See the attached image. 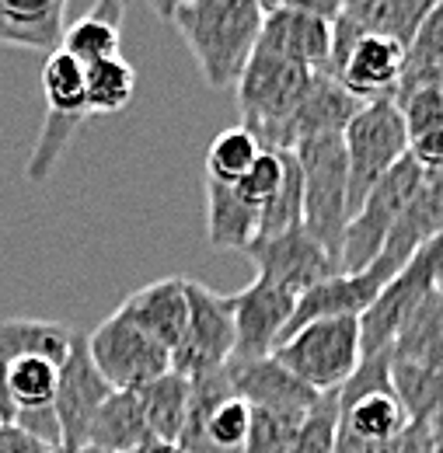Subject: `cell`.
<instances>
[{"label": "cell", "instance_id": "6da1fadb", "mask_svg": "<svg viewBox=\"0 0 443 453\" xmlns=\"http://www.w3.org/2000/svg\"><path fill=\"white\" fill-rule=\"evenodd\" d=\"M171 25L189 46L203 81L214 91H227L255 57L266 7L259 0H192L171 18Z\"/></svg>", "mask_w": 443, "mask_h": 453}, {"label": "cell", "instance_id": "7a4b0ae2", "mask_svg": "<svg viewBox=\"0 0 443 453\" xmlns=\"http://www.w3.org/2000/svg\"><path fill=\"white\" fill-rule=\"evenodd\" d=\"M315 77H318L315 70L262 50H255V57L248 59L241 81L234 84V95H237L241 126L259 140L262 150L283 154L286 122L311 91Z\"/></svg>", "mask_w": 443, "mask_h": 453}, {"label": "cell", "instance_id": "3957f363", "mask_svg": "<svg viewBox=\"0 0 443 453\" xmlns=\"http://www.w3.org/2000/svg\"><path fill=\"white\" fill-rule=\"evenodd\" d=\"M293 157L304 178V230L342 262V237L349 224V165L342 133L300 140Z\"/></svg>", "mask_w": 443, "mask_h": 453}, {"label": "cell", "instance_id": "277c9868", "mask_svg": "<svg viewBox=\"0 0 443 453\" xmlns=\"http://www.w3.org/2000/svg\"><path fill=\"white\" fill-rule=\"evenodd\" d=\"M273 359L318 395L338 391L363 363L360 318H315L279 342Z\"/></svg>", "mask_w": 443, "mask_h": 453}, {"label": "cell", "instance_id": "5b68a950", "mask_svg": "<svg viewBox=\"0 0 443 453\" xmlns=\"http://www.w3.org/2000/svg\"><path fill=\"white\" fill-rule=\"evenodd\" d=\"M346 165H349V217L363 206L374 185L388 174L401 157H408V126L394 98L363 102L360 112L342 129Z\"/></svg>", "mask_w": 443, "mask_h": 453}, {"label": "cell", "instance_id": "8992f818", "mask_svg": "<svg viewBox=\"0 0 443 453\" xmlns=\"http://www.w3.org/2000/svg\"><path fill=\"white\" fill-rule=\"evenodd\" d=\"M426 171L412 157H401L394 168L374 185V192L363 199V206L349 217L346 237H342V273H360L367 269L388 244L391 230L401 220L405 206L419 192Z\"/></svg>", "mask_w": 443, "mask_h": 453}, {"label": "cell", "instance_id": "52a82bcc", "mask_svg": "<svg viewBox=\"0 0 443 453\" xmlns=\"http://www.w3.org/2000/svg\"><path fill=\"white\" fill-rule=\"evenodd\" d=\"M443 276V234L426 241L394 276L377 300L360 314V335H363V356H377L391 349L401 325L416 314V307L426 300V293L440 283Z\"/></svg>", "mask_w": 443, "mask_h": 453}, {"label": "cell", "instance_id": "ba28073f", "mask_svg": "<svg viewBox=\"0 0 443 453\" xmlns=\"http://www.w3.org/2000/svg\"><path fill=\"white\" fill-rule=\"evenodd\" d=\"M88 352L98 373L115 391H140L171 370V352L158 339H151L122 307L88 335Z\"/></svg>", "mask_w": 443, "mask_h": 453}, {"label": "cell", "instance_id": "9c48e42d", "mask_svg": "<svg viewBox=\"0 0 443 453\" xmlns=\"http://www.w3.org/2000/svg\"><path fill=\"white\" fill-rule=\"evenodd\" d=\"M234 356V307L230 296L189 280V328L171 352V370L199 377L221 370Z\"/></svg>", "mask_w": 443, "mask_h": 453}, {"label": "cell", "instance_id": "30bf717a", "mask_svg": "<svg viewBox=\"0 0 443 453\" xmlns=\"http://www.w3.org/2000/svg\"><path fill=\"white\" fill-rule=\"evenodd\" d=\"M109 380L98 373V366L91 363L88 352V335L77 332L74 345L66 352V359L59 363V380H56L53 415L59 422V436H63V450L81 453L88 443V429L98 415V408L112 395Z\"/></svg>", "mask_w": 443, "mask_h": 453}, {"label": "cell", "instance_id": "8fae6325", "mask_svg": "<svg viewBox=\"0 0 443 453\" xmlns=\"http://www.w3.org/2000/svg\"><path fill=\"white\" fill-rule=\"evenodd\" d=\"M245 255L252 258V265L259 269L262 280L283 286L297 300L307 289H315L342 273V262L332 251H325L304 226H293L276 237H259Z\"/></svg>", "mask_w": 443, "mask_h": 453}, {"label": "cell", "instance_id": "7c38bea8", "mask_svg": "<svg viewBox=\"0 0 443 453\" xmlns=\"http://www.w3.org/2000/svg\"><path fill=\"white\" fill-rule=\"evenodd\" d=\"M234 307V356L230 359H262L273 356L286 339L290 321L297 314V296L283 286L255 276V283L241 293H230Z\"/></svg>", "mask_w": 443, "mask_h": 453}, {"label": "cell", "instance_id": "4fadbf2b", "mask_svg": "<svg viewBox=\"0 0 443 453\" xmlns=\"http://www.w3.org/2000/svg\"><path fill=\"white\" fill-rule=\"evenodd\" d=\"M401 265L405 262L394 251L385 248L367 269H360V273H338V276L325 280L322 286L307 289L297 300V314L290 321V332H297L300 325H307L315 318H360L377 300V293L385 289V283H388Z\"/></svg>", "mask_w": 443, "mask_h": 453}, {"label": "cell", "instance_id": "5bb4252c", "mask_svg": "<svg viewBox=\"0 0 443 453\" xmlns=\"http://www.w3.org/2000/svg\"><path fill=\"white\" fill-rule=\"evenodd\" d=\"M401 73H405V46L388 35H360L329 66V77H335L360 102L394 98Z\"/></svg>", "mask_w": 443, "mask_h": 453}, {"label": "cell", "instance_id": "9a60e30c", "mask_svg": "<svg viewBox=\"0 0 443 453\" xmlns=\"http://www.w3.org/2000/svg\"><path fill=\"white\" fill-rule=\"evenodd\" d=\"M227 377H230L234 395L245 397L252 408L273 411V415L293 418V422H300L315 408V401L322 397L318 391H311L304 380H297L286 366H279L273 356L230 359L227 363Z\"/></svg>", "mask_w": 443, "mask_h": 453}, {"label": "cell", "instance_id": "2e32d148", "mask_svg": "<svg viewBox=\"0 0 443 453\" xmlns=\"http://www.w3.org/2000/svg\"><path fill=\"white\" fill-rule=\"evenodd\" d=\"M440 0H349L346 11L335 18L332 59L342 57L360 35H388L408 50L419 25ZM329 59V66H332ZM329 73V70H325Z\"/></svg>", "mask_w": 443, "mask_h": 453}, {"label": "cell", "instance_id": "e0dca14e", "mask_svg": "<svg viewBox=\"0 0 443 453\" xmlns=\"http://www.w3.org/2000/svg\"><path fill=\"white\" fill-rule=\"evenodd\" d=\"M332 46L335 21L293 11V7H273V11H266V25H262V35H259L255 50L293 59V63H300L315 73H325L329 59H332Z\"/></svg>", "mask_w": 443, "mask_h": 453}, {"label": "cell", "instance_id": "ac0fdd59", "mask_svg": "<svg viewBox=\"0 0 443 453\" xmlns=\"http://www.w3.org/2000/svg\"><path fill=\"white\" fill-rule=\"evenodd\" d=\"M151 339H158L167 352L178 349V342L189 328V280L167 276L158 283L140 286L119 303Z\"/></svg>", "mask_w": 443, "mask_h": 453}, {"label": "cell", "instance_id": "d6986e66", "mask_svg": "<svg viewBox=\"0 0 443 453\" xmlns=\"http://www.w3.org/2000/svg\"><path fill=\"white\" fill-rule=\"evenodd\" d=\"M66 0H0V46L56 53L66 32Z\"/></svg>", "mask_w": 443, "mask_h": 453}, {"label": "cell", "instance_id": "ffe728a7", "mask_svg": "<svg viewBox=\"0 0 443 453\" xmlns=\"http://www.w3.org/2000/svg\"><path fill=\"white\" fill-rule=\"evenodd\" d=\"M360 98H353L335 77L329 73H318L311 91L304 95V102L297 105L293 119L286 122V133H283V150H293L300 140H311V136H325V133H342L349 126V119L360 112Z\"/></svg>", "mask_w": 443, "mask_h": 453}, {"label": "cell", "instance_id": "44dd1931", "mask_svg": "<svg viewBox=\"0 0 443 453\" xmlns=\"http://www.w3.org/2000/svg\"><path fill=\"white\" fill-rule=\"evenodd\" d=\"M147 443H154V436H151V426L144 418V408H140L136 391H112L105 397V404L98 408L91 429H88L84 450L129 453L147 447Z\"/></svg>", "mask_w": 443, "mask_h": 453}, {"label": "cell", "instance_id": "7402d4cb", "mask_svg": "<svg viewBox=\"0 0 443 453\" xmlns=\"http://www.w3.org/2000/svg\"><path fill=\"white\" fill-rule=\"evenodd\" d=\"M262 210L245 203L230 181L206 178V234L214 248H234L248 251L259 237Z\"/></svg>", "mask_w": 443, "mask_h": 453}, {"label": "cell", "instance_id": "603a6c76", "mask_svg": "<svg viewBox=\"0 0 443 453\" xmlns=\"http://www.w3.org/2000/svg\"><path fill=\"white\" fill-rule=\"evenodd\" d=\"M388 352L394 363L443 370V283H437L426 293V300L416 307V314L394 335Z\"/></svg>", "mask_w": 443, "mask_h": 453}, {"label": "cell", "instance_id": "cb8c5ba5", "mask_svg": "<svg viewBox=\"0 0 443 453\" xmlns=\"http://www.w3.org/2000/svg\"><path fill=\"white\" fill-rule=\"evenodd\" d=\"M122 14L126 4L119 0H95L91 11H84L74 25H66L59 50L81 59L84 66L98 59L119 57V39H122Z\"/></svg>", "mask_w": 443, "mask_h": 453}, {"label": "cell", "instance_id": "d4e9b609", "mask_svg": "<svg viewBox=\"0 0 443 453\" xmlns=\"http://www.w3.org/2000/svg\"><path fill=\"white\" fill-rule=\"evenodd\" d=\"M189 395H192V380L178 370H167L158 380H151L136 391L144 418L151 426V436L158 443H175L178 447L185 418H189Z\"/></svg>", "mask_w": 443, "mask_h": 453}, {"label": "cell", "instance_id": "484cf974", "mask_svg": "<svg viewBox=\"0 0 443 453\" xmlns=\"http://www.w3.org/2000/svg\"><path fill=\"white\" fill-rule=\"evenodd\" d=\"M74 328L59 325V321H39V318H4L0 321V359L14 363L25 356L35 359H50L63 363L70 345H74Z\"/></svg>", "mask_w": 443, "mask_h": 453}, {"label": "cell", "instance_id": "4316f807", "mask_svg": "<svg viewBox=\"0 0 443 453\" xmlns=\"http://www.w3.org/2000/svg\"><path fill=\"white\" fill-rule=\"evenodd\" d=\"M391 384L408 411V422L430 426L433 433L443 429V370H426V366L391 359Z\"/></svg>", "mask_w": 443, "mask_h": 453}, {"label": "cell", "instance_id": "83f0119b", "mask_svg": "<svg viewBox=\"0 0 443 453\" xmlns=\"http://www.w3.org/2000/svg\"><path fill=\"white\" fill-rule=\"evenodd\" d=\"M84 95H88V115L122 112L136 95L133 63L122 57H109L84 66Z\"/></svg>", "mask_w": 443, "mask_h": 453}, {"label": "cell", "instance_id": "f1b7e54d", "mask_svg": "<svg viewBox=\"0 0 443 453\" xmlns=\"http://www.w3.org/2000/svg\"><path fill=\"white\" fill-rule=\"evenodd\" d=\"M43 95H46V112L88 115L84 63L63 53V50L50 53L46 66H43Z\"/></svg>", "mask_w": 443, "mask_h": 453}, {"label": "cell", "instance_id": "f546056e", "mask_svg": "<svg viewBox=\"0 0 443 453\" xmlns=\"http://www.w3.org/2000/svg\"><path fill=\"white\" fill-rule=\"evenodd\" d=\"M293 226H304V178H300V165L293 150H283V181H279L276 196L262 206L259 237H276Z\"/></svg>", "mask_w": 443, "mask_h": 453}, {"label": "cell", "instance_id": "4dcf8cb0", "mask_svg": "<svg viewBox=\"0 0 443 453\" xmlns=\"http://www.w3.org/2000/svg\"><path fill=\"white\" fill-rule=\"evenodd\" d=\"M56 380H59V366L50 359L25 356V359L7 363V391L18 411L50 408L56 397Z\"/></svg>", "mask_w": 443, "mask_h": 453}, {"label": "cell", "instance_id": "1f68e13d", "mask_svg": "<svg viewBox=\"0 0 443 453\" xmlns=\"http://www.w3.org/2000/svg\"><path fill=\"white\" fill-rule=\"evenodd\" d=\"M91 115H63V112H46V126L39 129V140L32 147V157L25 165L28 181H46L53 168L59 165V157L66 154V147L74 143V136L81 133V126Z\"/></svg>", "mask_w": 443, "mask_h": 453}, {"label": "cell", "instance_id": "d6a6232c", "mask_svg": "<svg viewBox=\"0 0 443 453\" xmlns=\"http://www.w3.org/2000/svg\"><path fill=\"white\" fill-rule=\"evenodd\" d=\"M259 154H262V147H259V140L245 126L223 129L221 136L210 143V150H206V178L237 181L245 171L255 165Z\"/></svg>", "mask_w": 443, "mask_h": 453}, {"label": "cell", "instance_id": "836d02e7", "mask_svg": "<svg viewBox=\"0 0 443 453\" xmlns=\"http://www.w3.org/2000/svg\"><path fill=\"white\" fill-rule=\"evenodd\" d=\"M252 433V404L230 395L206 418V453H241Z\"/></svg>", "mask_w": 443, "mask_h": 453}, {"label": "cell", "instance_id": "e575fe53", "mask_svg": "<svg viewBox=\"0 0 443 453\" xmlns=\"http://www.w3.org/2000/svg\"><path fill=\"white\" fill-rule=\"evenodd\" d=\"M338 450V391L315 401V408L300 418L293 443L286 453H335Z\"/></svg>", "mask_w": 443, "mask_h": 453}, {"label": "cell", "instance_id": "d590c367", "mask_svg": "<svg viewBox=\"0 0 443 453\" xmlns=\"http://www.w3.org/2000/svg\"><path fill=\"white\" fill-rule=\"evenodd\" d=\"M279 181H283V154L262 150V154L255 157V165L245 171L237 181H230V185H234V192H237L245 203H252V206L262 210V206L276 196Z\"/></svg>", "mask_w": 443, "mask_h": 453}, {"label": "cell", "instance_id": "8d00e7d4", "mask_svg": "<svg viewBox=\"0 0 443 453\" xmlns=\"http://www.w3.org/2000/svg\"><path fill=\"white\" fill-rule=\"evenodd\" d=\"M297 426L300 422H293V418H283V415H273V411L252 408V433H248L241 453H286L290 443H293Z\"/></svg>", "mask_w": 443, "mask_h": 453}, {"label": "cell", "instance_id": "74e56055", "mask_svg": "<svg viewBox=\"0 0 443 453\" xmlns=\"http://www.w3.org/2000/svg\"><path fill=\"white\" fill-rule=\"evenodd\" d=\"M443 66V0L426 14L416 39L405 50V70H440Z\"/></svg>", "mask_w": 443, "mask_h": 453}, {"label": "cell", "instance_id": "f35d334b", "mask_svg": "<svg viewBox=\"0 0 443 453\" xmlns=\"http://www.w3.org/2000/svg\"><path fill=\"white\" fill-rule=\"evenodd\" d=\"M335 453H433V429L408 422L405 433L385 443H356V447H338Z\"/></svg>", "mask_w": 443, "mask_h": 453}, {"label": "cell", "instance_id": "ab89813d", "mask_svg": "<svg viewBox=\"0 0 443 453\" xmlns=\"http://www.w3.org/2000/svg\"><path fill=\"white\" fill-rule=\"evenodd\" d=\"M408 157L423 171H443V126L423 133V136H412Z\"/></svg>", "mask_w": 443, "mask_h": 453}, {"label": "cell", "instance_id": "60d3db41", "mask_svg": "<svg viewBox=\"0 0 443 453\" xmlns=\"http://www.w3.org/2000/svg\"><path fill=\"white\" fill-rule=\"evenodd\" d=\"M43 450H56V447H46L32 433H25L18 422H0V453H43Z\"/></svg>", "mask_w": 443, "mask_h": 453}, {"label": "cell", "instance_id": "b9f144b4", "mask_svg": "<svg viewBox=\"0 0 443 453\" xmlns=\"http://www.w3.org/2000/svg\"><path fill=\"white\" fill-rule=\"evenodd\" d=\"M349 0H279V7H293V11H304V14H318L325 21H335L342 11H346Z\"/></svg>", "mask_w": 443, "mask_h": 453}, {"label": "cell", "instance_id": "7bdbcfd3", "mask_svg": "<svg viewBox=\"0 0 443 453\" xmlns=\"http://www.w3.org/2000/svg\"><path fill=\"white\" fill-rule=\"evenodd\" d=\"M147 4H151V7H154L161 18H165V21H171V18H175L182 7H189L192 0H147Z\"/></svg>", "mask_w": 443, "mask_h": 453}, {"label": "cell", "instance_id": "ee69618b", "mask_svg": "<svg viewBox=\"0 0 443 453\" xmlns=\"http://www.w3.org/2000/svg\"><path fill=\"white\" fill-rule=\"evenodd\" d=\"M81 453H98V450H81ZM129 453H189L182 450V447H175V443H147V447H140V450H129Z\"/></svg>", "mask_w": 443, "mask_h": 453}, {"label": "cell", "instance_id": "f6af8a7d", "mask_svg": "<svg viewBox=\"0 0 443 453\" xmlns=\"http://www.w3.org/2000/svg\"><path fill=\"white\" fill-rule=\"evenodd\" d=\"M433 453H443V429L433 433Z\"/></svg>", "mask_w": 443, "mask_h": 453}, {"label": "cell", "instance_id": "bcb514c9", "mask_svg": "<svg viewBox=\"0 0 443 453\" xmlns=\"http://www.w3.org/2000/svg\"><path fill=\"white\" fill-rule=\"evenodd\" d=\"M259 4H262L266 11H273V7H279V0H259Z\"/></svg>", "mask_w": 443, "mask_h": 453}, {"label": "cell", "instance_id": "7dc6e473", "mask_svg": "<svg viewBox=\"0 0 443 453\" xmlns=\"http://www.w3.org/2000/svg\"><path fill=\"white\" fill-rule=\"evenodd\" d=\"M43 453H66V450H43Z\"/></svg>", "mask_w": 443, "mask_h": 453}, {"label": "cell", "instance_id": "c3c4849f", "mask_svg": "<svg viewBox=\"0 0 443 453\" xmlns=\"http://www.w3.org/2000/svg\"><path fill=\"white\" fill-rule=\"evenodd\" d=\"M119 4H126V7H129V4H133V0H119Z\"/></svg>", "mask_w": 443, "mask_h": 453}, {"label": "cell", "instance_id": "681fc988", "mask_svg": "<svg viewBox=\"0 0 443 453\" xmlns=\"http://www.w3.org/2000/svg\"><path fill=\"white\" fill-rule=\"evenodd\" d=\"M440 283H443V276H440Z\"/></svg>", "mask_w": 443, "mask_h": 453}]
</instances>
